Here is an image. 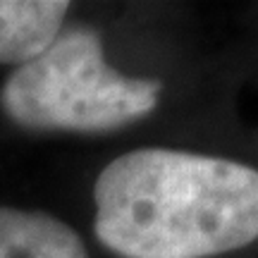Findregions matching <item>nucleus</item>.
<instances>
[{
	"label": "nucleus",
	"instance_id": "f257e3e1",
	"mask_svg": "<svg viewBox=\"0 0 258 258\" xmlns=\"http://www.w3.org/2000/svg\"><path fill=\"white\" fill-rule=\"evenodd\" d=\"M93 230L122 258H213L258 239V170L175 148H137L93 184Z\"/></svg>",
	"mask_w": 258,
	"mask_h": 258
},
{
	"label": "nucleus",
	"instance_id": "f03ea898",
	"mask_svg": "<svg viewBox=\"0 0 258 258\" xmlns=\"http://www.w3.org/2000/svg\"><path fill=\"white\" fill-rule=\"evenodd\" d=\"M160 82L132 79L103 60L101 36L72 29L0 89V108L19 127L38 132H110L156 110Z\"/></svg>",
	"mask_w": 258,
	"mask_h": 258
},
{
	"label": "nucleus",
	"instance_id": "7ed1b4c3",
	"mask_svg": "<svg viewBox=\"0 0 258 258\" xmlns=\"http://www.w3.org/2000/svg\"><path fill=\"white\" fill-rule=\"evenodd\" d=\"M67 10L64 0H0V62L36 60L60 36Z\"/></svg>",
	"mask_w": 258,
	"mask_h": 258
},
{
	"label": "nucleus",
	"instance_id": "20e7f679",
	"mask_svg": "<svg viewBox=\"0 0 258 258\" xmlns=\"http://www.w3.org/2000/svg\"><path fill=\"white\" fill-rule=\"evenodd\" d=\"M0 258H89L82 237L48 213L0 206Z\"/></svg>",
	"mask_w": 258,
	"mask_h": 258
}]
</instances>
